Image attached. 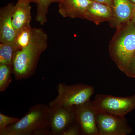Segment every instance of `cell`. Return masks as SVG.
Instances as JSON below:
<instances>
[{
	"mask_svg": "<svg viewBox=\"0 0 135 135\" xmlns=\"http://www.w3.org/2000/svg\"><path fill=\"white\" fill-rule=\"evenodd\" d=\"M48 38L47 35L42 29L32 28L30 42L17 50L14 56L12 74L16 80L28 79L33 75L41 55L47 47Z\"/></svg>",
	"mask_w": 135,
	"mask_h": 135,
	"instance_id": "6da1fadb",
	"label": "cell"
},
{
	"mask_svg": "<svg viewBox=\"0 0 135 135\" xmlns=\"http://www.w3.org/2000/svg\"><path fill=\"white\" fill-rule=\"evenodd\" d=\"M92 103L98 112L125 117L135 109V94L127 97L97 94Z\"/></svg>",
	"mask_w": 135,
	"mask_h": 135,
	"instance_id": "5b68a950",
	"label": "cell"
},
{
	"mask_svg": "<svg viewBox=\"0 0 135 135\" xmlns=\"http://www.w3.org/2000/svg\"><path fill=\"white\" fill-rule=\"evenodd\" d=\"M15 6L10 3L0 9V42L15 44L16 32L12 23Z\"/></svg>",
	"mask_w": 135,
	"mask_h": 135,
	"instance_id": "30bf717a",
	"label": "cell"
},
{
	"mask_svg": "<svg viewBox=\"0 0 135 135\" xmlns=\"http://www.w3.org/2000/svg\"><path fill=\"white\" fill-rule=\"evenodd\" d=\"M17 50L15 44L0 42V64L12 65L14 56Z\"/></svg>",
	"mask_w": 135,
	"mask_h": 135,
	"instance_id": "5bb4252c",
	"label": "cell"
},
{
	"mask_svg": "<svg viewBox=\"0 0 135 135\" xmlns=\"http://www.w3.org/2000/svg\"><path fill=\"white\" fill-rule=\"evenodd\" d=\"M92 2L103 3L105 5H109L112 8V7L113 0H90Z\"/></svg>",
	"mask_w": 135,
	"mask_h": 135,
	"instance_id": "44dd1931",
	"label": "cell"
},
{
	"mask_svg": "<svg viewBox=\"0 0 135 135\" xmlns=\"http://www.w3.org/2000/svg\"><path fill=\"white\" fill-rule=\"evenodd\" d=\"M62 1V0H54V1H53V3L55 2H57L59 3Z\"/></svg>",
	"mask_w": 135,
	"mask_h": 135,
	"instance_id": "cb8c5ba5",
	"label": "cell"
},
{
	"mask_svg": "<svg viewBox=\"0 0 135 135\" xmlns=\"http://www.w3.org/2000/svg\"><path fill=\"white\" fill-rule=\"evenodd\" d=\"M57 95L50 101L51 108L67 107L79 105L90 100L94 92V87L90 85L77 83L67 85L60 83L57 87Z\"/></svg>",
	"mask_w": 135,
	"mask_h": 135,
	"instance_id": "277c9868",
	"label": "cell"
},
{
	"mask_svg": "<svg viewBox=\"0 0 135 135\" xmlns=\"http://www.w3.org/2000/svg\"><path fill=\"white\" fill-rule=\"evenodd\" d=\"M50 107L44 104L31 107L19 120L0 131L1 135H38L49 126Z\"/></svg>",
	"mask_w": 135,
	"mask_h": 135,
	"instance_id": "3957f363",
	"label": "cell"
},
{
	"mask_svg": "<svg viewBox=\"0 0 135 135\" xmlns=\"http://www.w3.org/2000/svg\"><path fill=\"white\" fill-rule=\"evenodd\" d=\"M97 122L99 135H127L133 131L125 117L98 112Z\"/></svg>",
	"mask_w": 135,
	"mask_h": 135,
	"instance_id": "8992f818",
	"label": "cell"
},
{
	"mask_svg": "<svg viewBox=\"0 0 135 135\" xmlns=\"http://www.w3.org/2000/svg\"><path fill=\"white\" fill-rule=\"evenodd\" d=\"M12 65L0 64V92H5L12 81Z\"/></svg>",
	"mask_w": 135,
	"mask_h": 135,
	"instance_id": "9a60e30c",
	"label": "cell"
},
{
	"mask_svg": "<svg viewBox=\"0 0 135 135\" xmlns=\"http://www.w3.org/2000/svg\"><path fill=\"white\" fill-rule=\"evenodd\" d=\"M54 0H38L37 4V11L36 21L43 25L47 22V16L49 8Z\"/></svg>",
	"mask_w": 135,
	"mask_h": 135,
	"instance_id": "e0dca14e",
	"label": "cell"
},
{
	"mask_svg": "<svg viewBox=\"0 0 135 135\" xmlns=\"http://www.w3.org/2000/svg\"><path fill=\"white\" fill-rule=\"evenodd\" d=\"M130 1H132V2L135 3V0H130Z\"/></svg>",
	"mask_w": 135,
	"mask_h": 135,
	"instance_id": "d4e9b609",
	"label": "cell"
},
{
	"mask_svg": "<svg viewBox=\"0 0 135 135\" xmlns=\"http://www.w3.org/2000/svg\"><path fill=\"white\" fill-rule=\"evenodd\" d=\"M82 134L79 124L77 120L74 122L64 131L62 135H80Z\"/></svg>",
	"mask_w": 135,
	"mask_h": 135,
	"instance_id": "d6986e66",
	"label": "cell"
},
{
	"mask_svg": "<svg viewBox=\"0 0 135 135\" xmlns=\"http://www.w3.org/2000/svg\"><path fill=\"white\" fill-rule=\"evenodd\" d=\"M32 28L27 26L17 32L15 45L18 50L22 49L28 45L31 38Z\"/></svg>",
	"mask_w": 135,
	"mask_h": 135,
	"instance_id": "2e32d148",
	"label": "cell"
},
{
	"mask_svg": "<svg viewBox=\"0 0 135 135\" xmlns=\"http://www.w3.org/2000/svg\"><path fill=\"white\" fill-rule=\"evenodd\" d=\"M92 2L90 0H62L59 2L58 11L64 17L85 19L87 8Z\"/></svg>",
	"mask_w": 135,
	"mask_h": 135,
	"instance_id": "8fae6325",
	"label": "cell"
},
{
	"mask_svg": "<svg viewBox=\"0 0 135 135\" xmlns=\"http://www.w3.org/2000/svg\"><path fill=\"white\" fill-rule=\"evenodd\" d=\"M31 8L30 3L17 2L15 5L12 15V23L16 33L23 28L30 26L32 19Z\"/></svg>",
	"mask_w": 135,
	"mask_h": 135,
	"instance_id": "4fadbf2b",
	"label": "cell"
},
{
	"mask_svg": "<svg viewBox=\"0 0 135 135\" xmlns=\"http://www.w3.org/2000/svg\"><path fill=\"white\" fill-rule=\"evenodd\" d=\"M76 120L75 106L50 107L49 126L52 135H62L67 128Z\"/></svg>",
	"mask_w": 135,
	"mask_h": 135,
	"instance_id": "ba28073f",
	"label": "cell"
},
{
	"mask_svg": "<svg viewBox=\"0 0 135 135\" xmlns=\"http://www.w3.org/2000/svg\"><path fill=\"white\" fill-rule=\"evenodd\" d=\"M20 118L11 117L0 112V131L5 129L8 126L18 121Z\"/></svg>",
	"mask_w": 135,
	"mask_h": 135,
	"instance_id": "ac0fdd59",
	"label": "cell"
},
{
	"mask_svg": "<svg viewBox=\"0 0 135 135\" xmlns=\"http://www.w3.org/2000/svg\"><path fill=\"white\" fill-rule=\"evenodd\" d=\"M109 51L112 59L124 73L135 53V25L131 21L116 28Z\"/></svg>",
	"mask_w": 135,
	"mask_h": 135,
	"instance_id": "7a4b0ae2",
	"label": "cell"
},
{
	"mask_svg": "<svg viewBox=\"0 0 135 135\" xmlns=\"http://www.w3.org/2000/svg\"><path fill=\"white\" fill-rule=\"evenodd\" d=\"M112 17V8L111 7L94 2L90 3L85 14V19L97 25L106 21L110 22Z\"/></svg>",
	"mask_w": 135,
	"mask_h": 135,
	"instance_id": "7c38bea8",
	"label": "cell"
},
{
	"mask_svg": "<svg viewBox=\"0 0 135 135\" xmlns=\"http://www.w3.org/2000/svg\"><path fill=\"white\" fill-rule=\"evenodd\" d=\"M131 22H133V23L135 25V15L134 16V18H133V19L132 20H131Z\"/></svg>",
	"mask_w": 135,
	"mask_h": 135,
	"instance_id": "603a6c76",
	"label": "cell"
},
{
	"mask_svg": "<svg viewBox=\"0 0 135 135\" xmlns=\"http://www.w3.org/2000/svg\"><path fill=\"white\" fill-rule=\"evenodd\" d=\"M38 0H18V2L20 3H30L31 2L35 3H37Z\"/></svg>",
	"mask_w": 135,
	"mask_h": 135,
	"instance_id": "7402d4cb",
	"label": "cell"
},
{
	"mask_svg": "<svg viewBox=\"0 0 135 135\" xmlns=\"http://www.w3.org/2000/svg\"><path fill=\"white\" fill-rule=\"evenodd\" d=\"M124 74L128 77L135 78V53L130 60Z\"/></svg>",
	"mask_w": 135,
	"mask_h": 135,
	"instance_id": "ffe728a7",
	"label": "cell"
},
{
	"mask_svg": "<svg viewBox=\"0 0 135 135\" xmlns=\"http://www.w3.org/2000/svg\"><path fill=\"white\" fill-rule=\"evenodd\" d=\"M113 17L110 21L118 27L131 21L135 15V3L130 0H113Z\"/></svg>",
	"mask_w": 135,
	"mask_h": 135,
	"instance_id": "9c48e42d",
	"label": "cell"
},
{
	"mask_svg": "<svg viewBox=\"0 0 135 135\" xmlns=\"http://www.w3.org/2000/svg\"><path fill=\"white\" fill-rule=\"evenodd\" d=\"M76 119L79 124L82 134L99 135L97 122L98 112L90 100L75 106Z\"/></svg>",
	"mask_w": 135,
	"mask_h": 135,
	"instance_id": "52a82bcc",
	"label": "cell"
}]
</instances>
